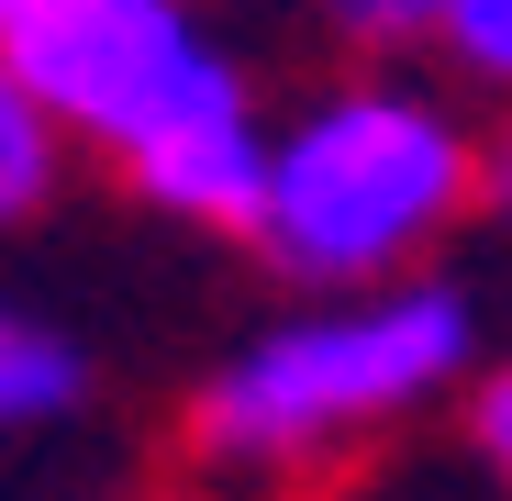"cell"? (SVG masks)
Returning <instances> with one entry per match:
<instances>
[{
    "label": "cell",
    "instance_id": "10",
    "mask_svg": "<svg viewBox=\"0 0 512 501\" xmlns=\"http://www.w3.org/2000/svg\"><path fill=\"white\" fill-rule=\"evenodd\" d=\"M0 23H12V0H0Z\"/></svg>",
    "mask_w": 512,
    "mask_h": 501
},
{
    "label": "cell",
    "instance_id": "3",
    "mask_svg": "<svg viewBox=\"0 0 512 501\" xmlns=\"http://www.w3.org/2000/svg\"><path fill=\"white\" fill-rule=\"evenodd\" d=\"M479 212V123L423 78H334L268 123L245 245L290 290H368L423 268Z\"/></svg>",
    "mask_w": 512,
    "mask_h": 501
},
{
    "label": "cell",
    "instance_id": "7",
    "mask_svg": "<svg viewBox=\"0 0 512 501\" xmlns=\"http://www.w3.org/2000/svg\"><path fill=\"white\" fill-rule=\"evenodd\" d=\"M457 390H468V457L490 479H512V357H479Z\"/></svg>",
    "mask_w": 512,
    "mask_h": 501
},
{
    "label": "cell",
    "instance_id": "6",
    "mask_svg": "<svg viewBox=\"0 0 512 501\" xmlns=\"http://www.w3.org/2000/svg\"><path fill=\"white\" fill-rule=\"evenodd\" d=\"M423 45H435L468 90H490V101H512V0H423V23H412Z\"/></svg>",
    "mask_w": 512,
    "mask_h": 501
},
{
    "label": "cell",
    "instance_id": "1",
    "mask_svg": "<svg viewBox=\"0 0 512 501\" xmlns=\"http://www.w3.org/2000/svg\"><path fill=\"white\" fill-rule=\"evenodd\" d=\"M0 56L56 112V134L90 145L145 212L245 234L268 112L201 0H12Z\"/></svg>",
    "mask_w": 512,
    "mask_h": 501
},
{
    "label": "cell",
    "instance_id": "4",
    "mask_svg": "<svg viewBox=\"0 0 512 501\" xmlns=\"http://www.w3.org/2000/svg\"><path fill=\"white\" fill-rule=\"evenodd\" d=\"M78 401H90V346H78L56 312L0 290V435H45Z\"/></svg>",
    "mask_w": 512,
    "mask_h": 501
},
{
    "label": "cell",
    "instance_id": "5",
    "mask_svg": "<svg viewBox=\"0 0 512 501\" xmlns=\"http://www.w3.org/2000/svg\"><path fill=\"white\" fill-rule=\"evenodd\" d=\"M56 190H67V134H56V112L23 90V67L0 56V245L34 234V223L56 212Z\"/></svg>",
    "mask_w": 512,
    "mask_h": 501
},
{
    "label": "cell",
    "instance_id": "8",
    "mask_svg": "<svg viewBox=\"0 0 512 501\" xmlns=\"http://www.w3.org/2000/svg\"><path fill=\"white\" fill-rule=\"evenodd\" d=\"M301 12H323V23H346L357 45H412V23H423V0H301Z\"/></svg>",
    "mask_w": 512,
    "mask_h": 501
},
{
    "label": "cell",
    "instance_id": "2",
    "mask_svg": "<svg viewBox=\"0 0 512 501\" xmlns=\"http://www.w3.org/2000/svg\"><path fill=\"white\" fill-rule=\"evenodd\" d=\"M468 368H479V301L435 268H401L368 290H301V312L256 323L234 357L201 368L179 424L223 490H279L435 412Z\"/></svg>",
    "mask_w": 512,
    "mask_h": 501
},
{
    "label": "cell",
    "instance_id": "9",
    "mask_svg": "<svg viewBox=\"0 0 512 501\" xmlns=\"http://www.w3.org/2000/svg\"><path fill=\"white\" fill-rule=\"evenodd\" d=\"M479 212L512 223V101H501V123L479 134Z\"/></svg>",
    "mask_w": 512,
    "mask_h": 501
}]
</instances>
